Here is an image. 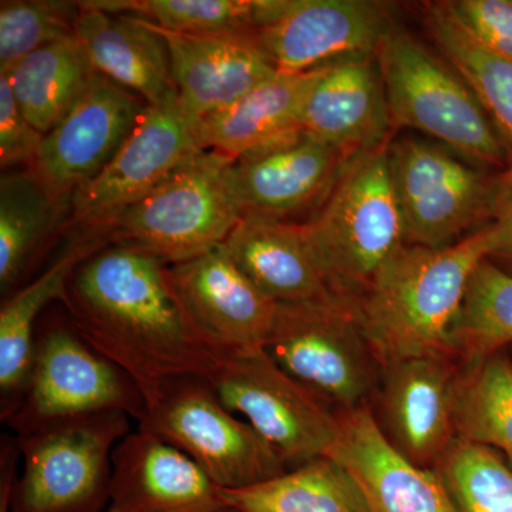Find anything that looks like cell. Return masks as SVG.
<instances>
[{"mask_svg":"<svg viewBox=\"0 0 512 512\" xmlns=\"http://www.w3.org/2000/svg\"><path fill=\"white\" fill-rule=\"evenodd\" d=\"M454 414L460 439L493 448L512 468V359L507 352L463 366Z\"/></svg>","mask_w":512,"mask_h":512,"instance_id":"31","label":"cell"},{"mask_svg":"<svg viewBox=\"0 0 512 512\" xmlns=\"http://www.w3.org/2000/svg\"><path fill=\"white\" fill-rule=\"evenodd\" d=\"M302 130L348 157L390 143L392 120L376 55L323 67L306 97Z\"/></svg>","mask_w":512,"mask_h":512,"instance_id":"19","label":"cell"},{"mask_svg":"<svg viewBox=\"0 0 512 512\" xmlns=\"http://www.w3.org/2000/svg\"><path fill=\"white\" fill-rule=\"evenodd\" d=\"M218 487L190 457L136 430L113 451L109 504L104 512H224Z\"/></svg>","mask_w":512,"mask_h":512,"instance_id":"18","label":"cell"},{"mask_svg":"<svg viewBox=\"0 0 512 512\" xmlns=\"http://www.w3.org/2000/svg\"><path fill=\"white\" fill-rule=\"evenodd\" d=\"M394 28L389 8L370 0H255L244 33L282 73H302L352 56H375Z\"/></svg>","mask_w":512,"mask_h":512,"instance_id":"12","label":"cell"},{"mask_svg":"<svg viewBox=\"0 0 512 512\" xmlns=\"http://www.w3.org/2000/svg\"><path fill=\"white\" fill-rule=\"evenodd\" d=\"M458 22L484 46L512 59V0H454Z\"/></svg>","mask_w":512,"mask_h":512,"instance_id":"35","label":"cell"},{"mask_svg":"<svg viewBox=\"0 0 512 512\" xmlns=\"http://www.w3.org/2000/svg\"><path fill=\"white\" fill-rule=\"evenodd\" d=\"M165 278L191 338L215 362L264 349L279 305L242 274L225 244L167 265Z\"/></svg>","mask_w":512,"mask_h":512,"instance_id":"14","label":"cell"},{"mask_svg":"<svg viewBox=\"0 0 512 512\" xmlns=\"http://www.w3.org/2000/svg\"><path fill=\"white\" fill-rule=\"evenodd\" d=\"M20 451L16 439L2 436L0 441V512H10L13 493L18 483Z\"/></svg>","mask_w":512,"mask_h":512,"instance_id":"38","label":"cell"},{"mask_svg":"<svg viewBox=\"0 0 512 512\" xmlns=\"http://www.w3.org/2000/svg\"><path fill=\"white\" fill-rule=\"evenodd\" d=\"M491 255L512 265V160L495 178L491 205Z\"/></svg>","mask_w":512,"mask_h":512,"instance_id":"37","label":"cell"},{"mask_svg":"<svg viewBox=\"0 0 512 512\" xmlns=\"http://www.w3.org/2000/svg\"><path fill=\"white\" fill-rule=\"evenodd\" d=\"M224 244L242 274L278 305L340 299L326 284L301 224L242 217Z\"/></svg>","mask_w":512,"mask_h":512,"instance_id":"23","label":"cell"},{"mask_svg":"<svg viewBox=\"0 0 512 512\" xmlns=\"http://www.w3.org/2000/svg\"><path fill=\"white\" fill-rule=\"evenodd\" d=\"M69 205L57 201L28 171L0 181V292L12 295L63 227Z\"/></svg>","mask_w":512,"mask_h":512,"instance_id":"26","label":"cell"},{"mask_svg":"<svg viewBox=\"0 0 512 512\" xmlns=\"http://www.w3.org/2000/svg\"><path fill=\"white\" fill-rule=\"evenodd\" d=\"M138 429L183 451L218 487H249L291 470L244 419L221 403L208 379L178 380L147 407Z\"/></svg>","mask_w":512,"mask_h":512,"instance_id":"10","label":"cell"},{"mask_svg":"<svg viewBox=\"0 0 512 512\" xmlns=\"http://www.w3.org/2000/svg\"><path fill=\"white\" fill-rule=\"evenodd\" d=\"M490 255V224L450 247L403 244L390 255L356 301L357 319L380 366L451 353V328L468 279Z\"/></svg>","mask_w":512,"mask_h":512,"instance_id":"2","label":"cell"},{"mask_svg":"<svg viewBox=\"0 0 512 512\" xmlns=\"http://www.w3.org/2000/svg\"><path fill=\"white\" fill-rule=\"evenodd\" d=\"M150 25L167 45L178 104L195 124L278 73L244 35H184Z\"/></svg>","mask_w":512,"mask_h":512,"instance_id":"21","label":"cell"},{"mask_svg":"<svg viewBox=\"0 0 512 512\" xmlns=\"http://www.w3.org/2000/svg\"><path fill=\"white\" fill-rule=\"evenodd\" d=\"M224 512H238V511L231 510V508H228V510H227V511H224Z\"/></svg>","mask_w":512,"mask_h":512,"instance_id":"39","label":"cell"},{"mask_svg":"<svg viewBox=\"0 0 512 512\" xmlns=\"http://www.w3.org/2000/svg\"><path fill=\"white\" fill-rule=\"evenodd\" d=\"M221 494L227 508L238 512H369L355 480L330 457L249 487L221 488Z\"/></svg>","mask_w":512,"mask_h":512,"instance_id":"28","label":"cell"},{"mask_svg":"<svg viewBox=\"0 0 512 512\" xmlns=\"http://www.w3.org/2000/svg\"><path fill=\"white\" fill-rule=\"evenodd\" d=\"M266 355L338 412L370 406L382 366L367 342L356 302L279 305Z\"/></svg>","mask_w":512,"mask_h":512,"instance_id":"6","label":"cell"},{"mask_svg":"<svg viewBox=\"0 0 512 512\" xmlns=\"http://www.w3.org/2000/svg\"><path fill=\"white\" fill-rule=\"evenodd\" d=\"M423 22L437 52L476 94L512 158V59L471 35L448 2L424 6Z\"/></svg>","mask_w":512,"mask_h":512,"instance_id":"27","label":"cell"},{"mask_svg":"<svg viewBox=\"0 0 512 512\" xmlns=\"http://www.w3.org/2000/svg\"><path fill=\"white\" fill-rule=\"evenodd\" d=\"M330 458L355 480L369 512H456L436 471L399 453L370 406L340 413L339 439Z\"/></svg>","mask_w":512,"mask_h":512,"instance_id":"20","label":"cell"},{"mask_svg":"<svg viewBox=\"0 0 512 512\" xmlns=\"http://www.w3.org/2000/svg\"><path fill=\"white\" fill-rule=\"evenodd\" d=\"M123 412L146 417L143 394L119 366L87 345L70 320L36 329L25 396L6 424L16 433L82 414Z\"/></svg>","mask_w":512,"mask_h":512,"instance_id":"11","label":"cell"},{"mask_svg":"<svg viewBox=\"0 0 512 512\" xmlns=\"http://www.w3.org/2000/svg\"><path fill=\"white\" fill-rule=\"evenodd\" d=\"M147 106L137 94L93 72L76 103L45 134L30 173L70 207L73 195L119 153Z\"/></svg>","mask_w":512,"mask_h":512,"instance_id":"15","label":"cell"},{"mask_svg":"<svg viewBox=\"0 0 512 512\" xmlns=\"http://www.w3.org/2000/svg\"><path fill=\"white\" fill-rule=\"evenodd\" d=\"M208 382L229 412L241 414L289 468L332 456L340 412L284 372L264 349L225 357Z\"/></svg>","mask_w":512,"mask_h":512,"instance_id":"9","label":"cell"},{"mask_svg":"<svg viewBox=\"0 0 512 512\" xmlns=\"http://www.w3.org/2000/svg\"><path fill=\"white\" fill-rule=\"evenodd\" d=\"M456 512H512V468L498 451L460 439L434 467Z\"/></svg>","mask_w":512,"mask_h":512,"instance_id":"32","label":"cell"},{"mask_svg":"<svg viewBox=\"0 0 512 512\" xmlns=\"http://www.w3.org/2000/svg\"><path fill=\"white\" fill-rule=\"evenodd\" d=\"M156 256L110 244L84 261L62 302L74 330L131 377L151 406L178 380L208 379L218 363L191 338Z\"/></svg>","mask_w":512,"mask_h":512,"instance_id":"1","label":"cell"},{"mask_svg":"<svg viewBox=\"0 0 512 512\" xmlns=\"http://www.w3.org/2000/svg\"><path fill=\"white\" fill-rule=\"evenodd\" d=\"M45 134L30 124L13 96L8 79L0 74V164L3 168L35 163Z\"/></svg>","mask_w":512,"mask_h":512,"instance_id":"36","label":"cell"},{"mask_svg":"<svg viewBox=\"0 0 512 512\" xmlns=\"http://www.w3.org/2000/svg\"><path fill=\"white\" fill-rule=\"evenodd\" d=\"M512 346V275L491 258L468 279L450 333V352L463 366L477 365Z\"/></svg>","mask_w":512,"mask_h":512,"instance_id":"30","label":"cell"},{"mask_svg":"<svg viewBox=\"0 0 512 512\" xmlns=\"http://www.w3.org/2000/svg\"><path fill=\"white\" fill-rule=\"evenodd\" d=\"M197 124L177 100L148 106L126 143L94 180L70 202V225L107 232L131 205L170 180L205 153Z\"/></svg>","mask_w":512,"mask_h":512,"instance_id":"13","label":"cell"},{"mask_svg":"<svg viewBox=\"0 0 512 512\" xmlns=\"http://www.w3.org/2000/svg\"><path fill=\"white\" fill-rule=\"evenodd\" d=\"M349 158L298 131L234 158L227 171L229 192L242 217L286 221L318 208Z\"/></svg>","mask_w":512,"mask_h":512,"instance_id":"17","label":"cell"},{"mask_svg":"<svg viewBox=\"0 0 512 512\" xmlns=\"http://www.w3.org/2000/svg\"><path fill=\"white\" fill-rule=\"evenodd\" d=\"M325 66L302 73L278 72L205 117L197 124L202 148L238 158L302 131L306 97Z\"/></svg>","mask_w":512,"mask_h":512,"instance_id":"25","label":"cell"},{"mask_svg":"<svg viewBox=\"0 0 512 512\" xmlns=\"http://www.w3.org/2000/svg\"><path fill=\"white\" fill-rule=\"evenodd\" d=\"M79 2L3 0L0 3V73L53 43L76 39Z\"/></svg>","mask_w":512,"mask_h":512,"instance_id":"34","label":"cell"},{"mask_svg":"<svg viewBox=\"0 0 512 512\" xmlns=\"http://www.w3.org/2000/svg\"><path fill=\"white\" fill-rule=\"evenodd\" d=\"M376 57L393 131L413 128L468 163L508 167L510 153L476 94L440 53L394 26Z\"/></svg>","mask_w":512,"mask_h":512,"instance_id":"4","label":"cell"},{"mask_svg":"<svg viewBox=\"0 0 512 512\" xmlns=\"http://www.w3.org/2000/svg\"><path fill=\"white\" fill-rule=\"evenodd\" d=\"M110 244L106 232L82 229L39 278L3 301L0 309V419L3 423L18 412L25 396L40 313L52 301H62L73 272Z\"/></svg>","mask_w":512,"mask_h":512,"instance_id":"24","label":"cell"},{"mask_svg":"<svg viewBox=\"0 0 512 512\" xmlns=\"http://www.w3.org/2000/svg\"><path fill=\"white\" fill-rule=\"evenodd\" d=\"M461 369L448 352L382 367L370 409L387 441L416 466L434 470L457 440L454 404Z\"/></svg>","mask_w":512,"mask_h":512,"instance_id":"16","label":"cell"},{"mask_svg":"<svg viewBox=\"0 0 512 512\" xmlns=\"http://www.w3.org/2000/svg\"><path fill=\"white\" fill-rule=\"evenodd\" d=\"M387 160L404 244L450 247L490 222L495 178L450 148L404 137L390 141Z\"/></svg>","mask_w":512,"mask_h":512,"instance_id":"8","label":"cell"},{"mask_svg":"<svg viewBox=\"0 0 512 512\" xmlns=\"http://www.w3.org/2000/svg\"><path fill=\"white\" fill-rule=\"evenodd\" d=\"M130 433L123 412L66 417L16 433L23 471L10 512L106 511L113 451Z\"/></svg>","mask_w":512,"mask_h":512,"instance_id":"5","label":"cell"},{"mask_svg":"<svg viewBox=\"0 0 512 512\" xmlns=\"http://www.w3.org/2000/svg\"><path fill=\"white\" fill-rule=\"evenodd\" d=\"M76 39L94 72L141 97L150 106L177 100L170 55L147 20L79 2Z\"/></svg>","mask_w":512,"mask_h":512,"instance_id":"22","label":"cell"},{"mask_svg":"<svg viewBox=\"0 0 512 512\" xmlns=\"http://www.w3.org/2000/svg\"><path fill=\"white\" fill-rule=\"evenodd\" d=\"M93 8L136 16L184 35L238 36L254 23L255 0H90Z\"/></svg>","mask_w":512,"mask_h":512,"instance_id":"33","label":"cell"},{"mask_svg":"<svg viewBox=\"0 0 512 512\" xmlns=\"http://www.w3.org/2000/svg\"><path fill=\"white\" fill-rule=\"evenodd\" d=\"M234 158L205 151L194 163L128 207L107 228L111 244L181 264L224 244L241 220L227 171Z\"/></svg>","mask_w":512,"mask_h":512,"instance_id":"7","label":"cell"},{"mask_svg":"<svg viewBox=\"0 0 512 512\" xmlns=\"http://www.w3.org/2000/svg\"><path fill=\"white\" fill-rule=\"evenodd\" d=\"M387 147L346 161L303 234L333 295L356 302L380 266L402 247Z\"/></svg>","mask_w":512,"mask_h":512,"instance_id":"3","label":"cell"},{"mask_svg":"<svg viewBox=\"0 0 512 512\" xmlns=\"http://www.w3.org/2000/svg\"><path fill=\"white\" fill-rule=\"evenodd\" d=\"M93 72L79 40L70 39L36 50L0 74L26 119L47 134L79 99Z\"/></svg>","mask_w":512,"mask_h":512,"instance_id":"29","label":"cell"}]
</instances>
